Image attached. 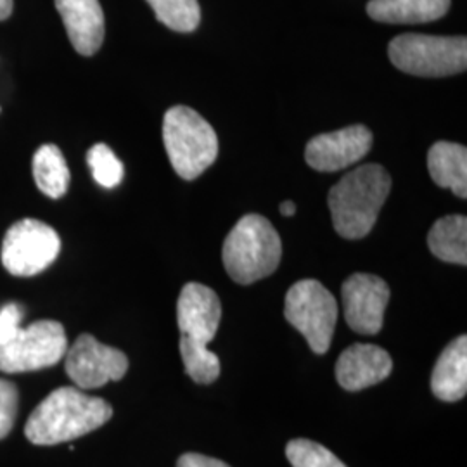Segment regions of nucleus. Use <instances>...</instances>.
<instances>
[{"mask_svg":"<svg viewBox=\"0 0 467 467\" xmlns=\"http://www.w3.org/2000/svg\"><path fill=\"white\" fill-rule=\"evenodd\" d=\"M113 418V407L80 388L63 386L36 405L25 426L34 445L50 447L92 433Z\"/></svg>","mask_w":467,"mask_h":467,"instance_id":"nucleus-1","label":"nucleus"},{"mask_svg":"<svg viewBox=\"0 0 467 467\" xmlns=\"http://www.w3.org/2000/svg\"><path fill=\"white\" fill-rule=\"evenodd\" d=\"M391 191V177L376 163L355 168L329 192V210L336 233L345 239H362L376 225Z\"/></svg>","mask_w":467,"mask_h":467,"instance_id":"nucleus-2","label":"nucleus"},{"mask_svg":"<svg viewBox=\"0 0 467 467\" xmlns=\"http://www.w3.org/2000/svg\"><path fill=\"white\" fill-rule=\"evenodd\" d=\"M283 256V243L267 218L250 213L241 218L223 241L222 260L231 279L248 285L272 275Z\"/></svg>","mask_w":467,"mask_h":467,"instance_id":"nucleus-3","label":"nucleus"},{"mask_svg":"<svg viewBox=\"0 0 467 467\" xmlns=\"http://www.w3.org/2000/svg\"><path fill=\"white\" fill-rule=\"evenodd\" d=\"M163 142L179 177L194 181L215 163L218 137L198 111L187 106L170 108L163 118Z\"/></svg>","mask_w":467,"mask_h":467,"instance_id":"nucleus-4","label":"nucleus"},{"mask_svg":"<svg viewBox=\"0 0 467 467\" xmlns=\"http://www.w3.org/2000/svg\"><path fill=\"white\" fill-rule=\"evenodd\" d=\"M393 67L403 73L440 78L466 71V36H434L405 34L393 38L388 46Z\"/></svg>","mask_w":467,"mask_h":467,"instance_id":"nucleus-5","label":"nucleus"},{"mask_svg":"<svg viewBox=\"0 0 467 467\" xmlns=\"http://www.w3.org/2000/svg\"><path fill=\"white\" fill-rule=\"evenodd\" d=\"M284 316L305 336L314 353H327L337 322V303L326 285L314 279L293 284L285 295Z\"/></svg>","mask_w":467,"mask_h":467,"instance_id":"nucleus-6","label":"nucleus"},{"mask_svg":"<svg viewBox=\"0 0 467 467\" xmlns=\"http://www.w3.org/2000/svg\"><path fill=\"white\" fill-rule=\"evenodd\" d=\"M67 333L61 322L36 320L0 343V370L7 374L52 368L65 358Z\"/></svg>","mask_w":467,"mask_h":467,"instance_id":"nucleus-7","label":"nucleus"},{"mask_svg":"<svg viewBox=\"0 0 467 467\" xmlns=\"http://www.w3.org/2000/svg\"><path fill=\"white\" fill-rule=\"evenodd\" d=\"M59 250L61 239L50 225L23 218L4 237L2 265L17 277H32L49 267Z\"/></svg>","mask_w":467,"mask_h":467,"instance_id":"nucleus-8","label":"nucleus"},{"mask_svg":"<svg viewBox=\"0 0 467 467\" xmlns=\"http://www.w3.org/2000/svg\"><path fill=\"white\" fill-rule=\"evenodd\" d=\"M65 370L77 388L94 389L123 379L129 358L123 351L102 345L94 336L82 334L67 350Z\"/></svg>","mask_w":467,"mask_h":467,"instance_id":"nucleus-9","label":"nucleus"},{"mask_svg":"<svg viewBox=\"0 0 467 467\" xmlns=\"http://www.w3.org/2000/svg\"><path fill=\"white\" fill-rule=\"evenodd\" d=\"M341 298L350 329L366 336L381 331L384 310L389 301L386 281L372 274H353L343 284Z\"/></svg>","mask_w":467,"mask_h":467,"instance_id":"nucleus-10","label":"nucleus"},{"mask_svg":"<svg viewBox=\"0 0 467 467\" xmlns=\"http://www.w3.org/2000/svg\"><path fill=\"white\" fill-rule=\"evenodd\" d=\"M374 137L366 125H351L347 129L314 137L305 150L308 167L317 171H337L360 161L370 148Z\"/></svg>","mask_w":467,"mask_h":467,"instance_id":"nucleus-11","label":"nucleus"},{"mask_svg":"<svg viewBox=\"0 0 467 467\" xmlns=\"http://www.w3.org/2000/svg\"><path fill=\"white\" fill-rule=\"evenodd\" d=\"M220 318L222 303L217 293L204 284H185L177 301V322L182 336L208 345L217 334Z\"/></svg>","mask_w":467,"mask_h":467,"instance_id":"nucleus-12","label":"nucleus"},{"mask_svg":"<svg viewBox=\"0 0 467 467\" xmlns=\"http://www.w3.org/2000/svg\"><path fill=\"white\" fill-rule=\"evenodd\" d=\"M393 370L388 351L376 345L357 343L343 351L336 362V379L347 391H360L384 381Z\"/></svg>","mask_w":467,"mask_h":467,"instance_id":"nucleus-13","label":"nucleus"},{"mask_svg":"<svg viewBox=\"0 0 467 467\" xmlns=\"http://www.w3.org/2000/svg\"><path fill=\"white\" fill-rule=\"evenodd\" d=\"M67 38L82 56H94L104 42V13L99 0H54Z\"/></svg>","mask_w":467,"mask_h":467,"instance_id":"nucleus-14","label":"nucleus"},{"mask_svg":"<svg viewBox=\"0 0 467 467\" xmlns=\"http://www.w3.org/2000/svg\"><path fill=\"white\" fill-rule=\"evenodd\" d=\"M431 391L443 401H459L467 393V337L462 334L441 351L431 376Z\"/></svg>","mask_w":467,"mask_h":467,"instance_id":"nucleus-15","label":"nucleus"},{"mask_svg":"<svg viewBox=\"0 0 467 467\" xmlns=\"http://www.w3.org/2000/svg\"><path fill=\"white\" fill-rule=\"evenodd\" d=\"M428 170L434 184L462 200L467 198V150L462 144L440 140L428 152Z\"/></svg>","mask_w":467,"mask_h":467,"instance_id":"nucleus-16","label":"nucleus"},{"mask_svg":"<svg viewBox=\"0 0 467 467\" xmlns=\"http://www.w3.org/2000/svg\"><path fill=\"white\" fill-rule=\"evenodd\" d=\"M451 0H370L368 15L389 25H418L445 16Z\"/></svg>","mask_w":467,"mask_h":467,"instance_id":"nucleus-17","label":"nucleus"},{"mask_svg":"<svg viewBox=\"0 0 467 467\" xmlns=\"http://www.w3.org/2000/svg\"><path fill=\"white\" fill-rule=\"evenodd\" d=\"M428 246L436 258L447 264H467V218L449 215L434 222L428 234Z\"/></svg>","mask_w":467,"mask_h":467,"instance_id":"nucleus-18","label":"nucleus"},{"mask_svg":"<svg viewBox=\"0 0 467 467\" xmlns=\"http://www.w3.org/2000/svg\"><path fill=\"white\" fill-rule=\"evenodd\" d=\"M34 177L36 187L47 198L59 200L69 187V168L61 150L54 144L40 146L34 156Z\"/></svg>","mask_w":467,"mask_h":467,"instance_id":"nucleus-19","label":"nucleus"},{"mask_svg":"<svg viewBox=\"0 0 467 467\" xmlns=\"http://www.w3.org/2000/svg\"><path fill=\"white\" fill-rule=\"evenodd\" d=\"M181 357L184 362L185 372L192 381L200 384L215 383L220 376V360L208 345H202L191 337H181L179 343Z\"/></svg>","mask_w":467,"mask_h":467,"instance_id":"nucleus-20","label":"nucleus"},{"mask_svg":"<svg viewBox=\"0 0 467 467\" xmlns=\"http://www.w3.org/2000/svg\"><path fill=\"white\" fill-rule=\"evenodd\" d=\"M156 19L179 34H191L200 26L201 9L198 0H146Z\"/></svg>","mask_w":467,"mask_h":467,"instance_id":"nucleus-21","label":"nucleus"},{"mask_svg":"<svg viewBox=\"0 0 467 467\" xmlns=\"http://www.w3.org/2000/svg\"><path fill=\"white\" fill-rule=\"evenodd\" d=\"M285 457L293 467H347L333 451L312 440H291L285 447Z\"/></svg>","mask_w":467,"mask_h":467,"instance_id":"nucleus-22","label":"nucleus"},{"mask_svg":"<svg viewBox=\"0 0 467 467\" xmlns=\"http://www.w3.org/2000/svg\"><path fill=\"white\" fill-rule=\"evenodd\" d=\"M87 163L92 170L94 181L106 189H113L123 181V175H125L123 163L106 144L92 146L87 152Z\"/></svg>","mask_w":467,"mask_h":467,"instance_id":"nucleus-23","label":"nucleus"},{"mask_svg":"<svg viewBox=\"0 0 467 467\" xmlns=\"http://www.w3.org/2000/svg\"><path fill=\"white\" fill-rule=\"evenodd\" d=\"M17 393L16 384L0 379V440L11 433L17 414Z\"/></svg>","mask_w":467,"mask_h":467,"instance_id":"nucleus-24","label":"nucleus"},{"mask_svg":"<svg viewBox=\"0 0 467 467\" xmlns=\"http://www.w3.org/2000/svg\"><path fill=\"white\" fill-rule=\"evenodd\" d=\"M23 318V308L17 303H7L0 310V343L9 339L16 333L19 322Z\"/></svg>","mask_w":467,"mask_h":467,"instance_id":"nucleus-25","label":"nucleus"},{"mask_svg":"<svg viewBox=\"0 0 467 467\" xmlns=\"http://www.w3.org/2000/svg\"><path fill=\"white\" fill-rule=\"evenodd\" d=\"M177 467H231L229 464H225L223 461H218L213 457H208V455H202V453H194V451H189L184 453L179 461H177Z\"/></svg>","mask_w":467,"mask_h":467,"instance_id":"nucleus-26","label":"nucleus"},{"mask_svg":"<svg viewBox=\"0 0 467 467\" xmlns=\"http://www.w3.org/2000/svg\"><path fill=\"white\" fill-rule=\"evenodd\" d=\"M13 13V0H0V21L7 19Z\"/></svg>","mask_w":467,"mask_h":467,"instance_id":"nucleus-27","label":"nucleus"},{"mask_svg":"<svg viewBox=\"0 0 467 467\" xmlns=\"http://www.w3.org/2000/svg\"><path fill=\"white\" fill-rule=\"evenodd\" d=\"M279 210L285 217H293L296 213V204H295V201H284L283 204L279 206Z\"/></svg>","mask_w":467,"mask_h":467,"instance_id":"nucleus-28","label":"nucleus"}]
</instances>
